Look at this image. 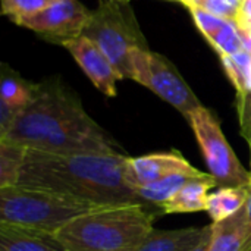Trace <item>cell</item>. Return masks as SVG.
<instances>
[{
	"instance_id": "obj_23",
	"label": "cell",
	"mask_w": 251,
	"mask_h": 251,
	"mask_svg": "<svg viewBox=\"0 0 251 251\" xmlns=\"http://www.w3.org/2000/svg\"><path fill=\"white\" fill-rule=\"evenodd\" d=\"M235 104H237L241 134L244 138H247L251 134V85L243 94L237 96Z\"/></svg>"
},
{
	"instance_id": "obj_6",
	"label": "cell",
	"mask_w": 251,
	"mask_h": 251,
	"mask_svg": "<svg viewBox=\"0 0 251 251\" xmlns=\"http://www.w3.org/2000/svg\"><path fill=\"white\" fill-rule=\"evenodd\" d=\"M187 121L203 153L209 174L221 187H251L247 171L228 143L218 118L204 106L196 109Z\"/></svg>"
},
{
	"instance_id": "obj_13",
	"label": "cell",
	"mask_w": 251,
	"mask_h": 251,
	"mask_svg": "<svg viewBox=\"0 0 251 251\" xmlns=\"http://www.w3.org/2000/svg\"><path fill=\"white\" fill-rule=\"evenodd\" d=\"M212 232V225L172 231L153 229L137 251H194Z\"/></svg>"
},
{
	"instance_id": "obj_27",
	"label": "cell",
	"mask_w": 251,
	"mask_h": 251,
	"mask_svg": "<svg viewBox=\"0 0 251 251\" xmlns=\"http://www.w3.org/2000/svg\"><path fill=\"white\" fill-rule=\"evenodd\" d=\"M107 1H132V0H99V3H107Z\"/></svg>"
},
{
	"instance_id": "obj_16",
	"label": "cell",
	"mask_w": 251,
	"mask_h": 251,
	"mask_svg": "<svg viewBox=\"0 0 251 251\" xmlns=\"http://www.w3.org/2000/svg\"><path fill=\"white\" fill-rule=\"evenodd\" d=\"M37 84L24 79L15 69L1 63L0 71V101L21 112L29 104L34 97Z\"/></svg>"
},
{
	"instance_id": "obj_9",
	"label": "cell",
	"mask_w": 251,
	"mask_h": 251,
	"mask_svg": "<svg viewBox=\"0 0 251 251\" xmlns=\"http://www.w3.org/2000/svg\"><path fill=\"white\" fill-rule=\"evenodd\" d=\"M128 174L134 190L174 175H188L196 178L207 175L193 166L179 151L175 150L128 157Z\"/></svg>"
},
{
	"instance_id": "obj_20",
	"label": "cell",
	"mask_w": 251,
	"mask_h": 251,
	"mask_svg": "<svg viewBox=\"0 0 251 251\" xmlns=\"http://www.w3.org/2000/svg\"><path fill=\"white\" fill-rule=\"evenodd\" d=\"M25 160V149L0 141V188L18 184Z\"/></svg>"
},
{
	"instance_id": "obj_10",
	"label": "cell",
	"mask_w": 251,
	"mask_h": 251,
	"mask_svg": "<svg viewBox=\"0 0 251 251\" xmlns=\"http://www.w3.org/2000/svg\"><path fill=\"white\" fill-rule=\"evenodd\" d=\"M63 47L72 54L79 68L100 93L106 97H116V82L124 78L99 46H96L85 35H81L72 41H68Z\"/></svg>"
},
{
	"instance_id": "obj_17",
	"label": "cell",
	"mask_w": 251,
	"mask_h": 251,
	"mask_svg": "<svg viewBox=\"0 0 251 251\" xmlns=\"http://www.w3.org/2000/svg\"><path fill=\"white\" fill-rule=\"evenodd\" d=\"M244 209L218 224H212V237L207 251H243Z\"/></svg>"
},
{
	"instance_id": "obj_3",
	"label": "cell",
	"mask_w": 251,
	"mask_h": 251,
	"mask_svg": "<svg viewBox=\"0 0 251 251\" xmlns=\"http://www.w3.org/2000/svg\"><path fill=\"white\" fill-rule=\"evenodd\" d=\"M153 222L146 204H118L78 216L56 237L68 251H137Z\"/></svg>"
},
{
	"instance_id": "obj_11",
	"label": "cell",
	"mask_w": 251,
	"mask_h": 251,
	"mask_svg": "<svg viewBox=\"0 0 251 251\" xmlns=\"http://www.w3.org/2000/svg\"><path fill=\"white\" fill-rule=\"evenodd\" d=\"M191 16L203 37L216 50L219 57L235 54L246 49L241 31L235 21L216 16L199 7H190Z\"/></svg>"
},
{
	"instance_id": "obj_28",
	"label": "cell",
	"mask_w": 251,
	"mask_h": 251,
	"mask_svg": "<svg viewBox=\"0 0 251 251\" xmlns=\"http://www.w3.org/2000/svg\"><path fill=\"white\" fill-rule=\"evenodd\" d=\"M169 1H179V0H169Z\"/></svg>"
},
{
	"instance_id": "obj_1",
	"label": "cell",
	"mask_w": 251,
	"mask_h": 251,
	"mask_svg": "<svg viewBox=\"0 0 251 251\" xmlns=\"http://www.w3.org/2000/svg\"><path fill=\"white\" fill-rule=\"evenodd\" d=\"M0 141L46 153L124 154L59 78L37 84L32 100Z\"/></svg>"
},
{
	"instance_id": "obj_14",
	"label": "cell",
	"mask_w": 251,
	"mask_h": 251,
	"mask_svg": "<svg viewBox=\"0 0 251 251\" xmlns=\"http://www.w3.org/2000/svg\"><path fill=\"white\" fill-rule=\"evenodd\" d=\"M216 185L218 182L210 174L201 178H191L181 187V190L171 200H168L162 206V210L166 215L193 213V212L206 210L207 197L210 194L209 191Z\"/></svg>"
},
{
	"instance_id": "obj_18",
	"label": "cell",
	"mask_w": 251,
	"mask_h": 251,
	"mask_svg": "<svg viewBox=\"0 0 251 251\" xmlns=\"http://www.w3.org/2000/svg\"><path fill=\"white\" fill-rule=\"evenodd\" d=\"M191 178H196V176H188V175H174V176H168V178L154 181L151 184L138 187L135 190V193H137L138 199L141 200V203H144V204L146 203H151L154 206L162 207Z\"/></svg>"
},
{
	"instance_id": "obj_2",
	"label": "cell",
	"mask_w": 251,
	"mask_h": 251,
	"mask_svg": "<svg viewBox=\"0 0 251 251\" xmlns=\"http://www.w3.org/2000/svg\"><path fill=\"white\" fill-rule=\"evenodd\" d=\"M16 185L56 193L94 207L144 204L131 185L125 154L25 150Z\"/></svg>"
},
{
	"instance_id": "obj_26",
	"label": "cell",
	"mask_w": 251,
	"mask_h": 251,
	"mask_svg": "<svg viewBox=\"0 0 251 251\" xmlns=\"http://www.w3.org/2000/svg\"><path fill=\"white\" fill-rule=\"evenodd\" d=\"M247 140V143H249V147H250V172H251V134L246 138Z\"/></svg>"
},
{
	"instance_id": "obj_8",
	"label": "cell",
	"mask_w": 251,
	"mask_h": 251,
	"mask_svg": "<svg viewBox=\"0 0 251 251\" xmlns=\"http://www.w3.org/2000/svg\"><path fill=\"white\" fill-rule=\"evenodd\" d=\"M91 10L79 0H59L50 7L15 21L16 25L28 28L56 44H66L82 35Z\"/></svg>"
},
{
	"instance_id": "obj_19",
	"label": "cell",
	"mask_w": 251,
	"mask_h": 251,
	"mask_svg": "<svg viewBox=\"0 0 251 251\" xmlns=\"http://www.w3.org/2000/svg\"><path fill=\"white\" fill-rule=\"evenodd\" d=\"M222 66L232 82L237 96L251 85V51L244 49L235 54L221 57Z\"/></svg>"
},
{
	"instance_id": "obj_5",
	"label": "cell",
	"mask_w": 251,
	"mask_h": 251,
	"mask_svg": "<svg viewBox=\"0 0 251 251\" xmlns=\"http://www.w3.org/2000/svg\"><path fill=\"white\" fill-rule=\"evenodd\" d=\"M82 35L100 47L124 79H132L131 51L150 49L131 1L99 3L91 10Z\"/></svg>"
},
{
	"instance_id": "obj_21",
	"label": "cell",
	"mask_w": 251,
	"mask_h": 251,
	"mask_svg": "<svg viewBox=\"0 0 251 251\" xmlns=\"http://www.w3.org/2000/svg\"><path fill=\"white\" fill-rule=\"evenodd\" d=\"M57 1L59 0H1V12L15 22L19 18L35 15Z\"/></svg>"
},
{
	"instance_id": "obj_25",
	"label": "cell",
	"mask_w": 251,
	"mask_h": 251,
	"mask_svg": "<svg viewBox=\"0 0 251 251\" xmlns=\"http://www.w3.org/2000/svg\"><path fill=\"white\" fill-rule=\"evenodd\" d=\"M193 1H194V0H179V3H182V4H184L185 7H188V6H190V4H191Z\"/></svg>"
},
{
	"instance_id": "obj_22",
	"label": "cell",
	"mask_w": 251,
	"mask_h": 251,
	"mask_svg": "<svg viewBox=\"0 0 251 251\" xmlns=\"http://www.w3.org/2000/svg\"><path fill=\"white\" fill-rule=\"evenodd\" d=\"M190 7H199L216 16L235 21L238 15L240 3L237 0H194L187 9Z\"/></svg>"
},
{
	"instance_id": "obj_12",
	"label": "cell",
	"mask_w": 251,
	"mask_h": 251,
	"mask_svg": "<svg viewBox=\"0 0 251 251\" xmlns=\"http://www.w3.org/2000/svg\"><path fill=\"white\" fill-rule=\"evenodd\" d=\"M0 251H68L56 234L0 222Z\"/></svg>"
},
{
	"instance_id": "obj_7",
	"label": "cell",
	"mask_w": 251,
	"mask_h": 251,
	"mask_svg": "<svg viewBox=\"0 0 251 251\" xmlns=\"http://www.w3.org/2000/svg\"><path fill=\"white\" fill-rule=\"evenodd\" d=\"M132 81L147 87L162 100L188 118L203 106L179 71L165 56L144 49L131 51Z\"/></svg>"
},
{
	"instance_id": "obj_24",
	"label": "cell",
	"mask_w": 251,
	"mask_h": 251,
	"mask_svg": "<svg viewBox=\"0 0 251 251\" xmlns=\"http://www.w3.org/2000/svg\"><path fill=\"white\" fill-rule=\"evenodd\" d=\"M210 237H212V232H210V234H209V235H207V237H206V238H204V240H203V241L200 243V246H199V247H197V249H196L194 251H207V250H209V243H210Z\"/></svg>"
},
{
	"instance_id": "obj_4",
	"label": "cell",
	"mask_w": 251,
	"mask_h": 251,
	"mask_svg": "<svg viewBox=\"0 0 251 251\" xmlns=\"http://www.w3.org/2000/svg\"><path fill=\"white\" fill-rule=\"evenodd\" d=\"M94 207L74 199L26 187L0 188V222L56 234Z\"/></svg>"
},
{
	"instance_id": "obj_15",
	"label": "cell",
	"mask_w": 251,
	"mask_h": 251,
	"mask_svg": "<svg viewBox=\"0 0 251 251\" xmlns=\"http://www.w3.org/2000/svg\"><path fill=\"white\" fill-rule=\"evenodd\" d=\"M251 187H221L207 197L206 212L213 224L229 219L244 209Z\"/></svg>"
}]
</instances>
